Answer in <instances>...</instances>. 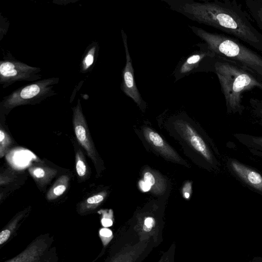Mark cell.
I'll use <instances>...</instances> for the list:
<instances>
[{
  "label": "cell",
  "mask_w": 262,
  "mask_h": 262,
  "mask_svg": "<svg viewBox=\"0 0 262 262\" xmlns=\"http://www.w3.org/2000/svg\"><path fill=\"white\" fill-rule=\"evenodd\" d=\"M58 78L44 79L21 87L4 98L3 106L6 110L34 102H38L54 94L53 87Z\"/></svg>",
  "instance_id": "obj_4"
},
{
  "label": "cell",
  "mask_w": 262,
  "mask_h": 262,
  "mask_svg": "<svg viewBox=\"0 0 262 262\" xmlns=\"http://www.w3.org/2000/svg\"><path fill=\"white\" fill-rule=\"evenodd\" d=\"M69 177L67 175L60 176L49 190L47 194V200L52 201L63 194L69 186Z\"/></svg>",
  "instance_id": "obj_19"
},
{
  "label": "cell",
  "mask_w": 262,
  "mask_h": 262,
  "mask_svg": "<svg viewBox=\"0 0 262 262\" xmlns=\"http://www.w3.org/2000/svg\"><path fill=\"white\" fill-rule=\"evenodd\" d=\"M180 133L189 144L212 166H217V161L209 147L192 126L186 122L180 121L177 124Z\"/></svg>",
  "instance_id": "obj_9"
},
{
  "label": "cell",
  "mask_w": 262,
  "mask_h": 262,
  "mask_svg": "<svg viewBox=\"0 0 262 262\" xmlns=\"http://www.w3.org/2000/svg\"><path fill=\"white\" fill-rule=\"evenodd\" d=\"M233 136L252 155L262 158V136L235 133Z\"/></svg>",
  "instance_id": "obj_13"
},
{
  "label": "cell",
  "mask_w": 262,
  "mask_h": 262,
  "mask_svg": "<svg viewBox=\"0 0 262 262\" xmlns=\"http://www.w3.org/2000/svg\"><path fill=\"white\" fill-rule=\"evenodd\" d=\"M190 28L215 57L236 62L262 77L261 54L226 34L210 32L195 26Z\"/></svg>",
  "instance_id": "obj_3"
},
{
  "label": "cell",
  "mask_w": 262,
  "mask_h": 262,
  "mask_svg": "<svg viewBox=\"0 0 262 262\" xmlns=\"http://www.w3.org/2000/svg\"><path fill=\"white\" fill-rule=\"evenodd\" d=\"M213 71L218 77L228 114L242 115L245 92L255 88L262 91V77L236 62L215 57Z\"/></svg>",
  "instance_id": "obj_2"
},
{
  "label": "cell",
  "mask_w": 262,
  "mask_h": 262,
  "mask_svg": "<svg viewBox=\"0 0 262 262\" xmlns=\"http://www.w3.org/2000/svg\"><path fill=\"white\" fill-rule=\"evenodd\" d=\"M169 8L192 21L214 28L262 54V33L235 1L164 0Z\"/></svg>",
  "instance_id": "obj_1"
},
{
  "label": "cell",
  "mask_w": 262,
  "mask_h": 262,
  "mask_svg": "<svg viewBox=\"0 0 262 262\" xmlns=\"http://www.w3.org/2000/svg\"><path fill=\"white\" fill-rule=\"evenodd\" d=\"M11 142V139L9 135L1 128L0 129V157L1 158L6 153Z\"/></svg>",
  "instance_id": "obj_23"
},
{
  "label": "cell",
  "mask_w": 262,
  "mask_h": 262,
  "mask_svg": "<svg viewBox=\"0 0 262 262\" xmlns=\"http://www.w3.org/2000/svg\"><path fill=\"white\" fill-rule=\"evenodd\" d=\"M101 215V223L104 227L111 226L113 224V212L111 209H103L98 211Z\"/></svg>",
  "instance_id": "obj_24"
},
{
  "label": "cell",
  "mask_w": 262,
  "mask_h": 262,
  "mask_svg": "<svg viewBox=\"0 0 262 262\" xmlns=\"http://www.w3.org/2000/svg\"><path fill=\"white\" fill-rule=\"evenodd\" d=\"M139 186L141 189L144 192H147L149 191L151 187L144 181H141L139 182Z\"/></svg>",
  "instance_id": "obj_29"
},
{
  "label": "cell",
  "mask_w": 262,
  "mask_h": 262,
  "mask_svg": "<svg viewBox=\"0 0 262 262\" xmlns=\"http://www.w3.org/2000/svg\"><path fill=\"white\" fill-rule=\"evenodd\" d=\"M48 247L47 239L40 236L17 255L5 262H38Z\"/></svg>",
  "instance_id": "obj_11"
},
{
  "label": "cell",
  "mask_w": 262,
  "mask_h": 262,
  "mask_svg": "<svg viewBox=\"0 0 262 262\" xmlns=\"http://www.w3.org/2000/svg\"><path fill=\"white\" fill-rule=\"evenodd\" d=\"M121 31L125 53V64L122 72L121 88L127 96L133 100L141 109H143L146 107V103L143 100L135 82L134 70L128 49L127 36L123 29Z\"/></svg>",
  "instance_id": "obj_7"
},
{
  "label": "cell",
  "mask_w": 262,
  "mask_h": 262,
  "mask_svg": "<svg viewBox=\"0 0 262 262\" xmlns=\"http://www.w3.org/2000/svg\"><path fill=\"white\" fill-rule=\"evenodd\" d=\"M143 133L147 141L160 153L176 161H182L179 156L167 144L159 134L147 127L143 129Z\"/></svg>",
  "instance_id": "obj_12"
},
{
  "label": "cell",
  "mask_w": 262,
  "mask_h": 262,
  "mask_svg": "<svg viewBox=\"0 0 262 262\" xmlns=\"http://www.w3.org/2000/svg\"><path fill=\"white\" fill-rule=\"evenodd\" d=\"M28 212L27 210L17 213L11 221L3 228L0 233V245L2 246L11 239L20 225V222Z\"/></svg>",
  "instance_id": "obj_16"
},
{
  "label": "cell",
  "mask_w": 262,
  "mask_h": 262,
  "mask_svg": "<svg viewBox=\"0 0 262 262\" xmlns=\"http://www.w3.org/2000/svg\"><path fill=\"white\" fill-rule=\"evenodd\" d=\"M28 171L33 178L41 184L48 183L57 173L55 169L41 166H31Z\"/></svg>",
  "instance_id": "obj_17"
},
{
  "label": "cell",
  "mask_w": 262,
  "mask_h": 262,
  "mask_svg": "<svg viewBox=\"0 0 262 262\" xmlns=\"http://www.w3.org/2000/svg\"><path fill=\"white\" fill-rule=\"evenodd\" d=\"M73 123L75 134L78 142L96 165L97 162L96 151L82 111L79 100H78L77 105L73 108Z\"/></svg>",
  "instance_id": "obj_8"
},
{
  "label": "cell",
  "mask_w": 262,
  "mask_h": 262,
  "mask_svg": "<svg viewBox=\"0 0 262 262\" xmlns=\"http://www.w3.org/2000/svg\"><path fill=\"white\" fill-rule=\"evenodd\" d=\"M200 50L187 57L176 69L174 81L191 74L202 71H213L215 56L207 50L203 43L197 45Z\"/></svg>",
  "instance_id": "obj_5"
},
{
  "label": "cell",
  "mask_w": 262,
  "mask_h": 262,
  "mask_svg": "<svg viewBox=\"0 0 262 262\" xmlns=\"http://www.w3.org/2000/svg\"><path fill=\"white\" fill-rule=\"evenodd\" d=\"M144 181L150 186L154 185L155 183V179L154 176L149 172H146L144 175Z\"/></svg>",
  "instance_id": "obj_27"
},
{
  "label": "cell",
  "mask_w": 262,
  "mask_h": 262,
  "mask_svg": "<svg viewBox=\"0 0 262 262\" xmlns=\"http://www.w3.org/2000/svg\"><path fill=\"white\" fill-rule=\"evenodd\" d=\"M145 242L124 247L110 262H135L146 247Z\"/></svg>",
  "instance_id": "obj_14"
},
{
  "label": "cell",
  "mask_w": 262,
  "mask_h": 262,
  "mask_svg": "<svg viewBox=\"0 0 262 262\" xmlns=\"http://www.w3.org/2000/svg\"><path fill=\"white\" fill-rule=\"evenodd\" d=\"M99 236L104 246L108 244L113 237V233L108 228H102L99 231Z\"/></svg>",
  "instance_id": "obj_25"
},
{
  "label": "cell",
  "mask_w": 262,
  "mask_h": 262,
  "mask_svg": "<svg viewBox=\"0 0 262 262\" xmlns=\"http://www.w3.org/2000/svg\"><path fill=\"white\" fill-rule=\"evenodd\" d=\"M248 110L252 119L255 123L262 127V100L250 99Z\"/></svg>",
  "instance_id": "obj_21"
},
{
  "label": "cell",
  "mask_w": 262,
  "mask_h": 262,
  "mask_svg": "<svg viewBox=\"0 0 262 262\" xmlns=\"http://www.w3.org/2000/svg\"><path fill=\"white\" fill-rule=\"evenodd\" d=\"M245 5L247 12L262 33V1H247Z\"/></svg>",
  "instance_id": "obj_18"
},
{
  "label": "cell",
  "mask_w": 262,
  "mask_h": 262,
  "mask_svg": "<svg viewBox=\"0 0 262 262\" xmlns=\"http://www.w3.org/2000/svg\"><path fill=\"white\" fill-rule=\"evenodd\" d=\"M95 48L90 50L83 60L84 66L85 69L89 68L94 62V53Z\"/></svg>",
  "instance_id": "obj_26"
},
{
  "label": "cell",
  "mask_w": 262,
  "mask_h": 262,
  "mask_svg": "<svg viewBox=\"0 0 262 262\" xmlns=\"http://www.w3.org/2000/svg\"><path fill=\"white\" fill-rule=\"evenodd\" d=\"M191 190V183H186L183 189V195L186 199H189Z\"/></svg>",
  "instance_id": "obj_28"
},
{
  "label": "cell",
  "mask_w": 262,
  "mask_h": 262,
  "mask_svg": "<svg viewBox=\"0 0 262 262\" xmlns=\"http://www.w3.org/2000/svg\"><path fill=\"white\" fill-rule=\"evenodd\" d=\"M41 69L28 66L20 61H1L0 83L4 88L21 81H35L41 77Z\"/></svg>",
  "instance_id": "obj_6"
},
{
  "label": "cell",
  "mask_w": 262,
  "mask_h": 262,
  "mask_svg": "<svg viewBox=\"0 0 262 262\" xmlns=\"http://www.w3.org/2000/svg\"><path fill=\"white\" fill-rule=\"evenodd\" d=\"M75 160L78 176L81 178H85L88 173V168L82 152L79 149L76 153Z\"/></svg>",
  "instance_id": "obj_22"
},
{
  "label": "cell",
  "mask_w": 262,
  "mask_h": 262,
  "mask_svg": "<svg viewBox=\"0 0 262 262\" xmlns=\"http://www.w3.org/2000/svg\"><path fill=\"white\" fill-rule=\"evenodd\" d=\"M106 195V192L103 191L88 198L80 205V213H85L96 209L104 201Z\"/></svg>",
  "instance_id": "obj_20"
},
{
  "label": "cell",
  "mask_w": 262,
  "mask_h": 262,
  "mask_svg": "<svg viewBox=\"0 0 262 262\" xmlns=\"http://www.w3.org/2000/svg\"><path fill=\"white\" fill-rule=\"evenodd\" d=\"M227 166L236 177L262 194V176L259 172L232 158L228 160Z\"/></svg>",
  "instance_id": "obj_10"
},
{
  "label": "cell",
  "mask_w": 262,
  "mask_h": 262,
  "mask_svg": "<svg viewBox=\"0 0 262 262\" xmlns=\"http://www.w3.org/2000/svg\"><path fill=\"white\" fill-rule=\"evenodd\" d=\"M155 219L152 216L145 217L138 221L135 230L137 231L140 242H146L151 237L157 238L158 227Z\"/></svg>",
  "instance_id": "obj_15"
}]
</instances>
